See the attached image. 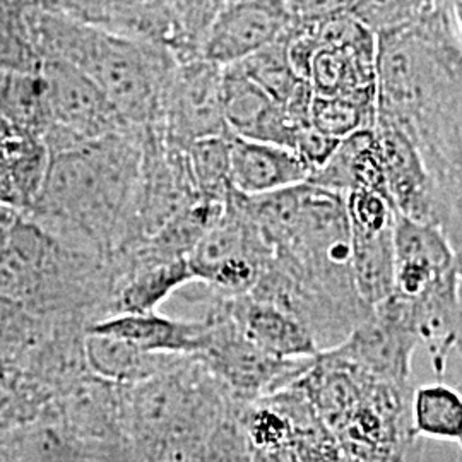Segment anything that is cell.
<instances>
[{
  "label": "cell",
  "mask_w": 462,
  "mask_h": 462,
  "mask_svg": "<svg viewBox=\"0 0 462 462\" xmlns=\"http://www.w3.org/2000/svg\"><path fill=\"white\" fill-rule=\"evenodd\" d=\"M377 122L418 149L435 194L437 226L462 244V43L448 9L377 36Z\"/></svg>",
  "instance_id": "1"
},
{
  "label": "cell",
  "mask_w": 462,
  "mask_h": 462,
  "mask_svg": "<svg viewBox=\"0 0 462 462\" xmlns=\"http://www.w3.org/2000/svg\"><path fill=\"white\" fill-rule=\"evenodd\" d=\"M144 131L110 134L51 152L43 190L28 217L60 244L101 259L134 244Z\"/></svg>",
  "instance_id": "2"
},
{
  "label": "cell",
  "mask_w": 462,
  "mask_h": 462,
  "mask_svg": "<svg viewBox=\"0 0 462 462\" xmlns=\"http://www.w3.org/2000/svg\"><path fill=\"white\" fill-rule=\"evenodd\" d=\"M24 21L40 62L59 60L83 70L133 129L160 125L177 66L173 51L105 33L40 0L24 9Z\"/></svg>",
  "instance_id": "3"
},
{
  "label": "cell",
  "mask_w": 462,
  "mask_h": 462,
  "mask_svg": "<svg viewBox=\"0 0 462 462\" xmlns=\"http://www.w3.org/2000/svg\"><path fill=\"white\" fill-rule=\"evenodd\" d=\"M124 430L139 462H200L217 425L240 404L198 356L122 385Z\"/></svg>",
  "instance_id": "4"
},
{
  "label": "cell",
  "mask_w": 462,
  "mask_h": 462,
  "mask_svg": "<svg viewBox=\"0 0 462 462\" xmlns=\"http://www.w3.org/2000/svg\"><path fill=\"white\" fill-rule=\"evenodd\" d=\"M271 248L250 216L245 199L231 190L223 215L187 257L194 281L215 297L248 295L261 280Z\"/></svg>",
  "instance_id": "5"
},
{
  "label": "cell",
  "mask_w": 462,
  "mask_h": 462,
  "mask_svg": "<svg viewBox=\"0 0 462 462\" xmlns=\"http://www.w3.org/2000/svg\"><path fill=\"white\" fill-rule=\"evenodd\" d=\"M208 341L198 358L219 380L236 404H248L295 383L314 362L281 360L250 343L213 295L208 314Z\"/></svg>",
  "instance_id": "6"
},
{
  "label": "cell",
  "mask_w": 462,
  "mask_h": 462,
  "mask_svg": "<svg viewBox=\"0 0 462 462\" xmlns=\"http://www.w3.org/2000/svg\"><path fill=\"white\" fill-rule=\"evenodd\" d=\"M40 79L49 116L43 143L50 154L81 146L105 135L133 129L98 84L83 70L59 60L40 64Z\"/></svg>",
  "instance_id": "7"
},
{
  "label": "cell",
  "mask_w": 462,
  "mask_h": 462,
  "mask_svg": "<svg viewBox=\"0 0 462 462\" xmlns=\"http://www.w3.org/2000/svg\"><path fill=\"white\" fill-rule=\"evenodd\" d=\"M223 69L200 57L177 60L166 88L160 133L173 148L231 134L223 112Z\"/></svg>",
  "instance_id": "8"
},
{
  "label": "cell",
  "mask_w": 462,
  "mask_h": 462,
  "mask_svg": "<svg viewBox=\"0 0 462 462\" xmlns=\"http://www.w3.org/2000/svg\"><path fill=\"white\" fill-rule=\"evenodd\" d=\"M420 336L406 298L393 293L372 309L339 346L332 347L351 364L377 379L411 385V366Z\"/></svg>",
  "instance_id": "9"
},
{
  "label": "cell",
  "mask_w": 462,
  "mask_h": 462,
  "mask_svg": "<svg viewBox=\"0 0 462 462\" xmlns=\"http://www.w3.org/2000/svg\"><path fill=\"white\" fill-rule=\"evenodd\" d=\"M290 24L286 0L228 2L204 36L199 57L219 67L236 66L280 40Z\"/></svg>",
  "instance_id": "10"
},
{
  "label": "cell",
  "mask_w": 462,
  "mask_h": 462,
  "mask_svg": "<svg viewBox=\"0 0 462 462\" xmlns=\"http://www.w3.org/2000/svg\"><path fill=\"white\" fill-rule=\"evenodd\" d=\"M88 26L163 47L179 59L180 36L165 0H40Z\"/></svg>",
  "instance_id": "11"
},
{
  "label": "cell",
  "mask_w": 462,
  "mask_h": 462,
  "mask_svg": "<svg viewBox=\"0 0 462 462\" xmlns=\"http://www.w3.org/2000/svg\"><path fill=\"white\" fill-rule=\"evenodd\" d=\"M454 247L435 225L397 215L394 293L414 300L456 274Z\"/></svg>",
  "instance_id": "12"
},
{
  "label": "cell",
  "mask_w": 462,
  "mask_h": 462,
  "mask_svg": "<svg viewBox=\"0 0 462 462\" xmlns=\"http://www.w3.org/2000/svg\"><path fill=\"white\" fill-rule=\"evenodd\" d=\"M223 112L233 135L291 151L298 134L305 129L298 127L284 108L238 66L223 69Z\"/></svg>",
  "instance_id": "13"
},
{
  "label": "cell",
  "mask_w": 462,
  "mask_h": 462,
  "mask_svg": "<svg viewBox=\"0 0 462 462\" xmlns=\"http://www.w3.org/2000/svg\"><path fill=\"white\" fill-rule=\"evenodd\" d=\"M374 133L385 187L397 215L437 226L433 185L411 139L396 125L385 122H377Z\"/></svg>",
  "instance_id": "14"
},
{
  "label": "cell",
  "mask_w": 462,
  "mask_h": 462,
  "mask_svg": "<svg viewBox=\"0 0 462 462\" xmlns=\"http://www.w3.org/2000/svg\"><path fill=\"white\" fill-rule=\"evenodd\" d=\"M51 408L67 429L83 439L129 446L120 383L88 372L53 397Z\"/></svg>",
  "instance_id": "15"
},
{
  "label": "cell",
  "mask_w": 462,
  "mask_h": 462,
  "mask_svg": "<svg viewBox=\"0 0 462 462\" xmlns=\"http://www.w3.org/2000/svg\"><path fill=\"white\" fill-rule=\"evenodd\" d=\"M219 300L240 332L267 355L281 360H303L320 353L307 328L280 307L250 295Z\"/></svg>",
  "instance_id": "16"
},
{
  "label": "cell",
  "mask_w": 462,
  "mask_h": 462,
  "mask_svg": "<svg viewBox=\"0 0 462 462\" xmlns=\"http://www.w3.org/2000/svg\"><path fill=\"white\" fill-rule=\"evenodd\" d=\"M310 168L295 151L271 143L230 137L231 189L255 198L309 182Z\"/></svg>",
  "instance_id": "17"
},
{
  "label": "cell",
  "mask_w": 462,
  "mask_h": 462,
  "mask_svg": "<svg viewBox=\"0 0 462 462\" xmlns=\"http://www.w3.org/2000/svg\"><path fill=\"white\" fill-rule=\"evenodd\" d=\"M88 330L127 341L148 353L199 356L208 341V322L171 319L158 312L110 315Z\"/></svg>",
  "instance_id": "18"
},
{
  "label": "cell",
  "mask_w": 462,
  "mask_h": 462,
  "mask_svg": "<svg viewBox=\"0 0 462 462\" xmlns=\"http://www.w3.org/2000/svg\"><path fill=\"white\" fill-rule=\"evenodd\" d=\"M307 79L315 97L375 95L377 36L347 47L317 49Z\"/></svg>",
  "instance_id": "19"
},
{
  "label": "cell",
  "mask_w": 462,
  "mask_h": 462,
  "mask_svg": "<svg viewBox=\"0 0 462 462\" xmlns=\"http://www.w3.org/2000/svg\"><path fill=\"white\" fill-rule=\"evenodd\" d=\"M50 151L42 137L11 134L0 152V204L30 215L47 180Z\"/></svg>",
  "instance_id": "20"
},
{
  "label": "cell",
  "mask_w": 462,
  "mask_h": 462,
  "mask_svg": "<svg viewBox=\"0 0 462 462\" xmlns=\"http://www.w3.org/2000/svg\"><path fill=\"white\" fill-rule=\"evenodd\" d=\"M84 355L91 374L120 385H134L165 374L187 358L183 355L148 353L116 336L95 330L86 334Z\"/></svg>",
  "instance_id": "21"
},
{
  "label": "cell",
  "mask_w": 462,
  "mask_h": 462,
  "mask_svg": "<svg viewBox=\"0 0 462 462\" xmlns=\"http://www.w3.org/2000/svg\"><path fill=\"white\" fill-rule=\"evenodd\" d=\"M189 282H194V276L187 259L129 267L114 280L110 315L158 312L171 293Z\"/></svg>",
  "instance_id": "22"
},
{
  "label": "cell",
  "mask_w": 462,
  "mask_h": 462,
  "mask_svg": "<svg viewBox=\"0 0 462 462\" xmlns=\"http://www.w3.org/2000/svg\"><path fill=\"white\" fill-rule=\"evenodd\" d=\"M349 233L355 282L365 303L374 309L394 293V230Z\"/></svg>",
  "instance_id": "23"
},
{
  "label": "cell",
  "mask_w": 462,
  "mask_h": 462,
  "mask_svg": "<svg viewBox=\"0 0 462 462\" xmlns=\"http://www.w3.org/2000/svg\"><path fill=\"white\" fill-rule=\"evenodd\" d=\"M411 425L418 439L454 442L462 456V393L444 382L414 387Z\"/></svg>",
  "instance_id": "24"
},
{
  "label": "cell",
  "mask_w": 462,
  "mask_h": 462,
  "mask_svg": "<svg viewBox=\"0 0 462 462\" xmlns=\"http://www.w3.org/2000/svg\"><path fill=\"white\" fill-rule=\"evenodd\" d=\"M0 122L11 133L43 139L49 127V116L40 69L36 72H9L0 99Z\"/></svg>",
  "instance_id": "25"
},
{
  "label": "cell",
  "mask_w": 462,
  "mask_h": 462,
  "mask_svg": "<svg viewBox=\"0 0 462 462\" xmlns=\"http://www.w3.org/2000/svg\"><path fill=\"white\" fill-rule=\"evenodd\" d=\"M377 124V93L362 97H315L310 125L336 141L370 131Z\"/></svg>",
  "instance_id": "26"
},
{
  "label": "cell",
  "mask_w": 462,
  "mask_h": 462,
  "mask_svg": "<svg viewBox=\"0 0 462 462\" xmlns=\"http://www.w3.org/2000/svg\"><path fill=\"white\" fill-rule=\"evenodd\" d=\"M47 317L0 293V364L19 370L38 345Z\"/></svg>",
  "instance_id": "27"
},
{
  "label": "cell",
  "mask_w": 462,
  "mask_h": 462,
  "mask_svg": "<svg viewBox=\"0 0 462 462\" xmlns=\"http://www.w3.org/2000/svg\"><path fill=\"white\" fill-rule=\"evenodd\" d=\"M230 137H206L185 149L187 163L200 199L225 202L230 196Z\"/></svg>",
  "instance_id": "28"
},
{
  "label": "cell",
  "mask_w": 462,
  "mask_h": 462,
  "mask_svg": "<svg viewBox=\"0 0 462 462\" xmlns=\"http://www.w3.org/2000/svg\"><path fill=\"white\" fill-rule=\"evenodd\" d=\"M51 399L49 389L28 374L16 368L0 370V433L36 420Z\"/></svg>",
  "instance_id": "29"
},
{
  "label": "cell",
  "mask_w": 462,
  "mask_h": 462,
  "mask_svg": "<svg viewBox=\"0 0 462 462\" xmlns=\"http://www.w3.org/2000/svg\"><path fill=\"white\" fill-rule=\"evenodd\" d=\"M437 9L446 7L437 0H355L351 14L379 36L410 26Z\"/></svg>",
  "instance_id": "30"
},
{
  "label": "cell",
  "mask_w": 462,
  "mask_h": 462,
  "mask_svg": "<svg viewBox=\"0 0 462 462\" xmlns=\"http://www.w3.org/2000/svg\"><path fill=\"white\" fill-rule=\"evenodd\" d=\"M24 9L0 2V70L4 72H36L42 64L28 34Z\"/></svg>",
  "instance_id": "31"
},
{
  "label": "cell",
  "mask_w": 462,
  "mask_h": 462,
  "mask_svg": "<svg viewBox=\"0 0 462 462\" xmlns=\"http://www.w3.org/2000/svg\"><path fill=\"white\" fill-rule=\"evenodd\" d=\"M180 36L177 60L199 57L200 43L225 5L223 0H165Z\"/></svg>",
  "instance_id": "32"
},
{
  "label": "cell",
  "mask_w": 462,
  "mask_h": 462,
  "mask_svg": "<svg viewBox=\"0 0 462 462\" xmlns=\"http://www.w3.org/2000/svg\"><path fill=\"white\" fill-rule=\"evenodd\" d=\"M200 462H252L245 433L236 418V410L217 425L204 448Z\"/></svg>",
  "instance_id": "33"
},
{
  "label": "cell",
  "mask_w": 462,
  "mask_h": 462,
  "mask_svg": "<svg viewBox=\"0 0 462 462\" xmlns=\"http://www.w3.org/2000/svg\"><path fill=\"white\" fill-rule=\"evenodd\" d=\"M355 0H286L293 26H314L334 17L351 14Z\"/></svg>",
  "instance_id": "34"
},
{
  "label": "cell",
  "mask_w": 462,
  "mask_h": 462,
  "mask_svg": "<svg viewBox=\"0 0 462 462\" xmlns=\"http://www.w3.org/2000/svg\"><path fill=\"white\" fill-rule=\"evenodd\" d=\"M21 216L23 215L17 213L16 209H11V208L0 204V245L5 242V238L9 236V233Z\"/></svg>",
  "instance_id": "35"
},
{
  "label": "cell",
  "mask_w": 462,
  "mask_h": 462,
  "mask_svg": "<svg viewBox=\"0 0 462 462\" xmlns=\"http://www.w3.org/2000/svg\"><path fill=\"white\" fill-rule=\"evenodd\" d=\"M448 14H450V19H452L456 34H457V38H459V42L462 43V2L450 4L448 5Z\"/></svg>",
  "instance_id": "36"
},
{
  "label": "cell",
  "mask_w": 462,
  "mask_h": 462,
  "mask_svg": "<svg viewBox=\"0 0 462 462\" xmlns=\"http://www.w3.org/2000/svg\"><path fill=\"white\" fill-rule=\"evenodd\" d=\"M454 269H456V274H457V280L461 282L462 286V244L459 247L454 250Z\"/></svg>",
  "instance_id": "37"
},
{
  "label": "cell",
  "mask_w": 462,
  "mask_h": 462,
  "mask_svg": "<svg viewBox=\"0 0 462 462\" xmlns=\"http://www.w3.org/2000/svg\"><path fill=\"white\" fill-rule=\"evenodd\" d=\"M11 134L13 133L0 122V152H2V149L5 146V141H7V137H9Z\"/></svg>",
  "instance_id": "38"
},
{
  "label": "cell",
  "mask_w": 462,
  "mask_h": 462,
  "mask_svg": "<svg viewBox=\"0 0 462 462\" xmlns=\"http://www.w3.org/2000/svg\"><path fill=\"white\" fill-rule=\"evenodd\" d=\"M456 351H457V353H459V355H461L462 356V339L461 341H459V345H457V347H456Z\"/></svg>",
  "instance_id": "39"
},
{
  "label": "cell",
  "mask_w": 462,
  "mask_h": 462,
  "mask_svg": "<svg viewBox=\"0 0 462 462\" xmlns=\"http://www.w3.org/2000/svg\"><path fill=\"white\" fill-rule=\"evenodd\" d=\"M5 368H9V366H5V365L0 364V370H5Z\"/></svg>",
  "instance_id": "40"
},
{
  "label": "cell",
  "mask_w": 462,
  "mask_h": 462,
  "mask_svg": "<svg viewBox=\"0 0 462 462\" xmlns=\"http://www.w3.org/2000/svg\"><path fill=\"white\" fill-rule=\"evenodd\" d=\"M225 4H228V2H238V0H223Z\"/></svg>",
  "instance_id": "41"
}]
</instances>
